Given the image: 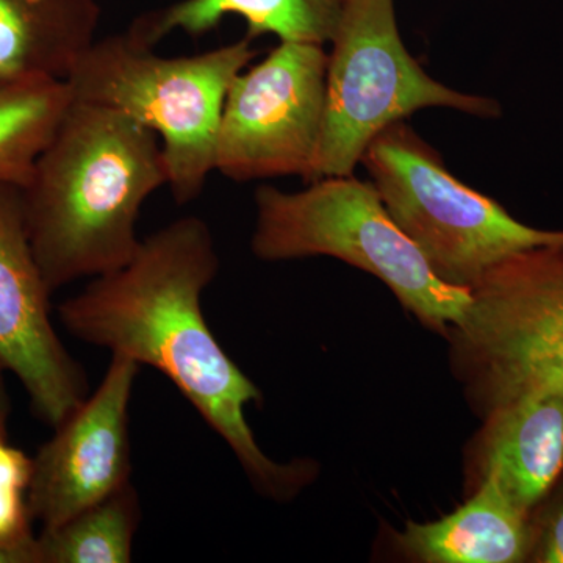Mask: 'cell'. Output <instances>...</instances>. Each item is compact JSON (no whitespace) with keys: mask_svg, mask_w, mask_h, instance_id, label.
Returning a JSON list of instances; mask_svg holds the SVG:
<instances>
[{"mask_svg":"<svg viewBox=\"0 0 563 563\" xmlns=\"http://www.w3.org/2000/svg\"><path fill=\"white\" fill-rule=\"evenodd\" d=\"M346 0H180L147 11L132 21L128 32L155 47L169 33L181 31L202 36L214 31L225 16L246 21V38L276 35L279 41L331 43Z\"/></svg>","mask_w":563,"mask_h":563,"instance_id":"obj_14","label":"cell"},{"mask_svg":"<svg viewBox=\"0 0 563 563\" xmlns=\"http://www.w3.org/2000/svg\"><path fill=\"white\" fill-rule=\"evenodd\" d=\"M466 470L473 488L490 477L515 506L531 512L563 473V398L526 393L485 415Z\"/></svg>","mask_w":563,"mask_h":563,"instance_id":"obj_11","label":"cell"},{"mask_svg":"<svg viewBox=\"0 0 563 563\" xmlns=\"http://www.w3.org/2000/svg\"><path fill=\"white\" fill-rule=\"evenodd\" d=\"M139 523V493L129 484L65 523L41 529L40 563L131 562Z\"/></svg>","mask_w":563,"mask_h":563,"instance_id":"obj_16","label":"cell"},{"mask_svg":"<svg viewBox=\"0 0 563 563\" xmlns=\"http://www.w3.org/2000/svg\"><path fill=\"white\" fill-rule=\"evenodd\" d=\"M220 269L209 225L185 217L141 240L132 261L95 277L58 307L66 331L111 355L157 369L231 448L258 495L288 503L317 479L312 459L268 457L246 407L262 391L222 350L207 324L202 295Z\"/></svg>","mask_w":563,"mask_h":563,"instance_id":"obj_1","label":"cell"},{"mask_svg":"<svg viewBox=\"0 0 563 563\" xmlns=\"http://www.w3.org/2000/svg\"><path fill=\"white\" fill-rule=\"evenodd\" d=\"M165 185L154 132L121 111L73 99L21 188L29 239L52 292L131 262L141 209Z\"/></svg>","mask_w":563,"mask_h":563,"instance_id":"obj_2","label":"cell"},{"mask_svg":"<svg viewBox=\"0 0 563 563\" xmlns=\"http://www.w3.org/2000/svg\"><path fill=\"white\" fill-rule=\"evenodd\" d=\"M361 163L393 221L444 284L470 290L515 254L563 244V231L523 224L459 180L442 154L404 121L379 133Z\"/></svg>","mask_w":563,"mask_h":563,"instance_id":"obj_6","label":"cell"},{"mask_svg":"<svg viewBox=\"0 0 563 563\" xmlns=\"http://www.w3.org/2000/svg\"><path fill=\"white\" fill-rule=\"evenodd\" d=\"M52 295L29 239L21 188L0 184V368L20 380L36 418L57 428L90 391L84 366L52 324Z\"/></svg>","mask_w":563,"mask_h":563,"instance_id":"obj_9","label":"cell"},{"mask_svg":"<svg viewBox=\"0 0 563 563\" xmlns=\"http://www.w3.org/2000/svg\"><path fill=\"white\" fill-rule=\"evenodd\" d=\"M33 457L0 437V548L40 563L38 539L29 506Z\"/></svg>","mask_w":563,"mask_h":563,"instance_id":"obj_17","label":"cell"},{"mask_svg":"<svg viewBox=\"0 0 563 563\" xmlns=\"http://www.w3.org/2000/svg\"><path fill=\"white\" fill-rule=\"evenodd\" d=\"M328 52L279 41L233 79L222 107L214 172L233 181L313 180L325 109Z\"/></svg>","mask_w":563,"mask_h":563,"instance_id":"obj_8","label":"cell"},{"mask_svg":"<svg viewBox=\"0 0 563 563\" xmlns=\"http://www.w3.org/2000/svg\"><path fill=\"white\" fill-rule=\"evenodd\" d=\"M70 102L66 80L0 84V184L27 185Z\"/></svg>","mask_w":563,"mask_h":563,"instance_id":"obj_15","label":"cell"},{"mask_svg":"<svg viewBox=\"0 0 563 563\" xmlns=\"http://www.w3.org/2000/svg\"><path fill=\"white\" fill-rule=\"evenodd\" d=\"M529 544L526 562L563 563V473L528 518Z\"/></svg>","mask_w":563,"mask_h":563,"instance_id":"obj_18","label":"cell"},{"mask_svg":"<svg viewBox=\"0 0 563 563\" xmlns=\"http://www.w3.org/2000/svg\"><path fill=\"white\" fill-rule=\"evenodd\" d=\"M329 44L324 124L313 180L354 174L369 143L417 111L501 117L495 99L453 90L421 68L399 33L395 0H346Z\"/></svg>","mask_w":563,"mask_h":563,"instance_id":"obj_7","label":"cell"},{"mask_svg":"<svg viewBox=\"0 0 563 563\" xmlns=\"http://www.w3.org/2000/svg\"><path fill=\"white\" fill-rule=\"evenodd\" d=\"M101 18L98 0H0V84L68 79Z\"/></svg>","mask_w":563,"mask_h":563,"instance_id":"obj_13","label":"cell"},{"mask_svg":"<svg viewBox=\"0 0 563 563\" xmlns=\"http://www.w3.org/2000/svg\"><path fill=\"white\" fill-rule=\"evenodd\" d=\"M251 251L263 262L339 258L384 282L407 312L443 339L468 307L470 290L444 284L393 221L372 180L322 177L301 191H255Z\"/></svg>","mask_w":563,"mask_h":563,"instance_id":"obj_4","label":"cell"},{"mask_svg":"<svg viewBox=\"0 0 563 563\" xmlns=\"http://www.w3.org/2000/svg\"><path fill=\"white\" fill-rule=\"evenodd\" d=\"M470 296L444 340L473 412L483 420L531 391L563 398V244L506 258Z\"/></svg>","mask_w":563,"mask_h":563,"instance_id":"obj_5","label":"cell"},{"mask_svg":"<svg viewBox=\"0 0 563 563\" xmlns=\"http://www.w3.org/2000/svg\"><path fill=\"white\" fill-rule=\"evenodd\" d=\"M0 563H29L25 555L0 548Z\"/></svg>","mask_w":563,"mask_h":563,"instance_id":"obj_20","label":"cell"},{"mask_svg":"<svg viewBox=\"0 0 563 563\" xmlns=\"http://www.w3.org/2000/svg\"><path fill=\"white\" fill-rule=\"evenodd\" d=\"M10 396L5 385V369L0 368V437H9Z\"/></svg>","mask_w":563,"mask_h":563,"instance_id":"obj_19","label":"cell"},{"mask_svg":"<svg viewBox=\"0 0 563 563\" xmlns=\"http://www.w3.org/2000/svg\"><path fill=\"white\" fill-rule=\"evenodd\" d=\"M140 365L113 355L98 390L33 457L29 506L41 529L65 523L131 484L129 406Z\"/></svg>","mask_w":563,"mask_h":563,"instance_id":"obj_10","label":"cell"},{"mask_svg":"<svg viewBox=\"0 0 563 563\" xmlns=\"http://www.w3.org/2000/svg\"><path fill=\"white\" fill-rule=\"evenodd\" d=\"M128 31L96 40L66 79L74 101L121 111L158 136L177 206L199 198L211 172L233 79L257 57L243 40L163 57Z\"/></svg>","mask_w":563,"mask_h":563,"instance_id":"obj_3","label":"cell"},{"mask_svg":"<svg viewBox=\"0 0 563 563\" xmlns=\"http://www.w3.org/2000/svg\"><path fill=\"white\" fill-rule=\"evenodd\" d=\"M529 514L515 506L487 477L453 514L431 521H407L390 529L391 548L418 563H521L529 544Z\"/></svg>","mask_w":563,"mask_h":563,"instance_id":"obj_12","label":"cell"}]
</instances>
